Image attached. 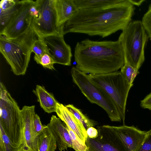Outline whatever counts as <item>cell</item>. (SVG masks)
<instances>
[{
	"mask_svg": "<svg viewBox=\"0 0 151 151\" xmlns=\"http://www.w3.org/2000/svg\"><path fill=\"white\" fill-rule=\"evenodd\" d=\"M35 1H20L19 7L6 26L1 32L0 35L8 39L14 38L25 32L31 26L33 17L30 14L29 9Z\"/></svg>",
	"mask_w": 151,
	"mask_h": 151,
	"instance_id": "10",
	"label": "cell"
},
{
	"mask_svg": "<svg viewBox=\"0 0 151 151\" xmlns=\"http://www.w3.org/2000/svg\"><path fill=\"white\" fill-rule=\"evenodd\" d=\"M58 117L75 133L79 142L86 146L88 137L86 130L78 120L63 104L58 102L55 112Z\"/></svg>",
	"mask_w": 151,
	"mask_h": 151,
	"instance_id": "13",
	"label": "cell"
},
{
	"mask_svg": "<svg viewBox=\"0 0 151 151\" xmlns=\"http://www.w3.org/2000/svg\"><path fill=\"white\" fill-rule=\"evenodd\" d=\"M88 76L95 84L101 88L115 103L124 125L126 106L129 91L133 84L127 81L121 71Z\"/></svg>",
	"mask_w": 151,
	"mask_h": 151,
	"instance_id": "7",
	"label": "cell"
},
{
	"mask_svg": "<svg viewBox=\"0 0 151 151\" xmlns=\"http://www.w3.org/2000/svg\"><path fill=\"white\" fill-rule=\"evenodd\" d=\"M97 128L96 137L88 136L86 140L87 151H128L112 126L104 125Z\"/></svg>",
	"mask_w": 151,
	"mask_h": 151,
	"instance_id": "9",
	"label": "cell"
},
{
	"mask_svg": "<svg viewBox=\"0 0 151 151\" xmlns=\"http://www.w3.org/2000/svg\"><path fill=\"white\" fill-rule=\"evenodd\" d=\"M23 147V145L18 146L14 144L0 125V151H19Z\"/></svg>",
	"mask_w": 151,
	"mask_h": 151,
	"instance_id": "22",
	"label": "cell"
},
{
	"mask_svg": "<svg viewBox=\"0 0 151 151\" xmlns=\"http://www.w3.org/2000/svg\"><path fill=\"white\" fill-rule=\"evenodd\" d=\"M148 38L141 21L129 23L118 39L123 47L125 63L139 69L145 61V47Z\"/></svg>",
	"mask_w": 151,
	"mask_h": 151,
	"instance_id": "5",
	"label": "cell"
},
{
	"mask_svg": "<svg viewBox=\"0 0 151 151\" xmlns=\"http://www.w3.org/2000/svg\"><path fill=\"white\" fill-rule=\"evenodd\" d=\"M61 120L53 115L46 126L52 134L59 151H65L68 147L72 148V144L67 129Z\"/></svg>",
	"mask_w": 151,
	"mask_h": 151,
	"instance_id": "14",
	"label": "cell"
},
{
	"mask_svg": "<svg viewBox=\"0 0 151 151\" xmlns=\"http://www.w3.org/2000/svg\"><path fill=\"white\" fill-rule=\"evenodd\" d=\"M19 151H29L28 150H27V149H25L23 147V148H22V149L20 150Z\"/></svg>",
	"mask_w": 151,
	"mask_h": 151,
	"instance_id": "33",
	"label": "cell"
},
{
	"mask_svg": "<svg viewBox=\"0 0 151 151\" xmlns=\"http://www.w3.org/2000/svg\"><path fill=\"white\" fill-rule=\"evenodd\" d=\"M20 1L1 0L0 2V32L8 24L17 10Z\"/></svg>",
	"mask_w": 151,
	"mask_h": 151,
	"instance_id": "18",
	"label": "cell"
},
{
	"mask_svg": "<svg viewBox=\"0 0 151 151\" xmlns=\"http://www.w3.org/2000/svg\"><path fill=\"white\" fill-rule=\"evenodd\" d=\"M33 92L45 111L48 113L56 112L58 102L52 93L49 92L44 86L38 85Z\"/></svg>",
	"mask_w": 151,
	"mask_h": 151,
	"instance_id": "17",
	"label": "cell"
},
{
	"mask_svg": "<svg viewBox=\"0 0 151 151\" xmlns=\"http://www.w3.org/2000/svg\"><path fill=\"white\" fill-rule=\"evenodd\" d=\"M141 22L148 37L151 39V4L143 16Z\"/></svg>",
	"mask_w": 151,
	"mask_h": 151,
	"instance_id": "26",
	"label": "cell"
},
{
	"mask_svg": "<svg viewBox=\"0 0 151 151\" xmlns=\"http://www.w3.org/2000/svg\"><path fill=\"white\" fill-rule=\"evenodd\" d=\"M140 105L142 108L151 110V93L141 101Z\"/></svg>",
	"mask_w": 151,
	"mask_h": 151,
	"instance_id": "30",
	"label": "cell"
},
{
	"mask_svg": "<svg viewBox=\"0 0 151 151\" xmlns=\"http://www.w3.org/2000/svg\"><path fill=\"white\" fill-rule=\"evenodd\" d=\"M88 136L91 138L96 137L98 135V132L97 129L91 127L88 128L86 130Z\"/></svg>",
	"mask_w": 151,
	"mask_h": 151,
	"instance_id": "31",
	"label": "cell"
},
{
	"mask_svg": "<svg viewBox=\"0 0 151 151\" xmlns=\"http://www.w3.org/2000/svg\"><path fill=\"white\" fill-rule=\"evenodd\" d=\"M0 90V125L14 144L23 145L24 125L21 109L1 82Z\"/></svg>",
	"mask_w": 151,
	"mask_h": 151,
	"instance_id": "4",
	"label": "cell"
},
{
	"mask_svg": "<svg viewBox=\"0 0 151 151\" xmlns=\"http://www.w3.org/2000/svg\"><path fill=\"white\" fill-rule=\"evenodd\" d=\"M46 127V125L42 124L39 116L35 113L33 119L34 139L35 144L37 137Z\"/></svg>",
	"mask_w": 151,
	"mask_h": 151,
	"instance_id": "28",
	"label": "cell"
},
{
	"mask_svg": "<svg viewBox=\"0 0 151 151\" xmlns=\"http://www.w3.org/2000/svg\"><path fill=\"white\" fill-rule=\"evenodd\" d=\"M63 26H61L58 33L40 38L45 45L47 52L55 63L70 66L73 55L70 46L64 40Z\"/></svg>",
	"mask_w": 151,
	"mask_h": 151,
	"instance_id": "11",
	"label": "cell"
},
{
	"mask_svg": "<svg viewBox=\"0 0 151 151\" xmlns=\"http://www.w3.org/2000/svg\"><path fill=\"white\" fill-rule=\"evenodd\" d=\"M36 151H55L57 145L50 131L47 127L35 141Z\"/></svg>",
	"mask_w": 151,
	"mask_h": 151,
	"instance_id": "19",
	"label": "cell"
},
{
	"mask_svg": "<svg viewBox=\"0 0 151 151\" xmlns=\"http://www.w3.org/2000/svg\"><path fill=\"white\" fill-rule=\"evenodd\" d=\"M136 151H151V129L147 132L143 142Z\"/></svg>",
	"mask_w": 151,
	"mask_h": 151,
	"instance_id": "29",
	"label": "cell"
},
{
	"mask_svg": "<svg viewBox=\"0 0 151 151\" xmlns=\"http://www.w3.org/2000/svg\"><path fill=\"white\" fill-rule=\"evenodd\" d=\"M36 63L42 65L44 68L51 70H55L54 66L55 64L53 59L47 52L39 58L35 60Z\"/></svg>",
	"mask_w": 151,
	"mask_h": 151,
	"instance_id": "25",
	"label": "cell"
},
{
	"mask_svg": "<svg viewBox=\"0 0 151 151\" xmlns=\"http://www.w3.org/2000/svg\"><path fill=\"white\" fill-rule=\"evenodd\" d=\"M128 151H136L143 142L147 132L142 131L133 126L125 125L112 126Z\"/></svg>",
	"mask_w": 151,
	"mask_h": 151,
	"instance_id": "12",
	"label": "cell"
},
{
	"mask_svg": "<svg viewBox=\"0 0 151 151\" xmlns=\"http://www.w3.org/2000/svg\"><path fill=\"white\" fill-rule=\"evenodd\" d=\"M54 5L59 27L64 25L78 10L73 0H54Z\"/></svg>",
	"mask_w": 151,
	"mask_h": 151,
	"instance_id": "16",
	"label": "cell"
},
{
	"mask_svg": "<svg viewBox=\"0 0 151 151\" xmlns=\"http://www.w3.org/2000/svg\"><path fill=\"white\" fill-rule=\"evenodd\" d=\"M70 73L73 82L91 103L103 108L112 122L122 121L117 108L112 99L101 88L93 83L88 75L73 67Z\"/></svg>",
	"mask_w": 151,
	"mask_h": 151,
	"instance_id": "6",
	"label": "cell"
},
{
	"mask_svg": "<svg viewBox=\"0 0 151 151\" xmlns=\"http://www.w3.org/2000/svg\"><path fill=\"white\" fill-rule=\"evenodd\" d=\"M121 69L120 71L127 82L130 84H133L135 78L139 73L138 70L126 63H125Z\"/></svg>",
	"mask_w": 151,
	"mask_h": 151,
	"instance_id": "23",
	"label": "cell"
},
{
	"mask_svg": "<svg viewBox=\"0 0 151 151\" xmlns=\"http://www.w3.org/2000/svg\"><path fill=\"white\" fill-rule=\"evenodd\" d=\"M65 125L67 129L71 140L72 148L75 151H87L86 145L84 146L81 144L74 132L65 124Z\"/></svg>",
	"mask_w": 151,
	"mask_h": 151,
	"instance_id": "27",
	"label": "cell"
},
{
	"mask_svg": "<svg viewBox=\"0 0 151 151\" xmlns=\"http://www.w3.org/2000/svg\"><path fill=\"white\" fill-rule=\"evenodd\" d=\"M65 106L82 123L86 130L89 127H93L98 124L97 122L89 119L83 114L80 109L75 107L73 105L69 104Z\"/></svg>",
	"mask_w": 151,
	"mask_h": 151,
	"instance_id": "21",
	"label": "cell"
},
{
	"mask_svg": "<svg viewBox=\"0 0 151 151\" xmlns=\"http://www.w3.org/2000/svg\"><path fill=\"white\" fill-rule=\"evenodd\" d=\"M134 10L130 0H121L106 8L78 9L63 25V33L64 35L74 33L107 37L124 30L131 22Z\"/></svg>",
	"mask_w": 151,
	"mask_h": 151,
	"instance_id": "1",
	"label": "cell"
},
{
	"mask_svg": "<svg viewBox=\"0 0 151 151\" xmlns=\"http://www.w3.org/2000/svg\"><path fill=\"white\" fill-rule=\"evenodd\" d=\"M121 0H73L78 9H99L109 7L119 3Z\"/></svg>",
	"mask_w": 151,
	"mask_h": 151,
	"instance_id": "20",
	"label": "cell"
},
{
	"mask_svg": "<svg viewBox=\"0 0 151 151\" xmlns=\"http://www.w3.org/2000/svg\"><path fill=\"white\" fill-rule=\"evenodd\" d=\"M35 4L38 12L33 17L31 27L38 38L58 33L61 26H57L54 0H37Z\"/></svg>",
	"mask_w": 151,
	"mask_h": 151,
	"instance_id": "8",
	"label": "cell"
},
{
	"mask_svg": "<svg viewBox=\"0 0 151 151\" xmlns=\"http://www.w3.org/2000/svg\"><path fill=\"white\" fill-rule=\"evenodd\" d=\"M74 57L76 67L86 74L116 72L125 63L123 47L119 40L95 41L87 39L78 42Z\"/></svg>",
	"mask_w": 151,
	"mask_h": 151,
	"instance_id": "2",
	"label": "cell"
},
{
	"mask_svg": "<svg viewBox=\"0 0 151 151\" xmlns=\"http://www.w3.org/2000/svg\"><path fill=\"white\" fill-rule=\"evenodd\" d=\"M32 52L35 53V60L39 58L47 52L45 45L41 38H38L34 42L32 46Z\"/></svg>",
	"mask_w": 151,
	"mask_h": 151,
	"instance_id": "24",
	"label": "cell"
},
{
	"mask_svg": "<svg viewBox=\"0 0 151 151\" xmlns=\"http://www.w3.org/2000/svg\"><path fill=\"white\" fill-rule=\"evenodd\" d=\"M35 106H24L21 109L24 125L23 148L29 151H36L34 139V117Z\"/></svg>",
	"mask_w": 151,
	"mask_h": 151,
	"instance_id": "15",
	"label": "cell"
},
{
	"mask_svg": "<svg viewBox=\"0 0 151 151\" xmlns=\"http://www.w3.org/2000/svg\"><path fill=\"white\" fill-rule=\"evenodd\" d=\"M38 37L31 26L17 37L8 39L0 35V51L16 75H24L29 62L32 49Z\"/></svg>",
	"mask_w": 151,
	"mask_h": 151,
	"instance_id": "3",
	"label": "cell"
},
{
	"mask_svg": "<svg viewBox=\"0 0 151 151\" xmlns=\"http://www.w3.org/2000/svg\"><path fill=\"white\" fill-rule=\"evenodd\" d=\"M131 2L134 5L139 6L144 2V0L134 1L130 0Z\"/></svg>",
	"mask_w": 151,
	"mask_h": 151,
	"instance_id": "32",
	"label": "cell"
}]
</instances>
